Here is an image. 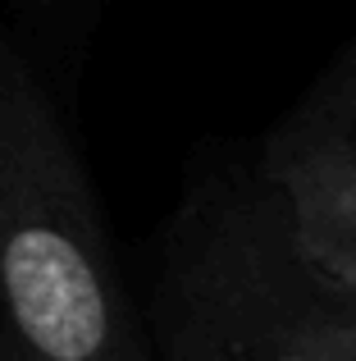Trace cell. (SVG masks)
<instances>
[{"instance_id": "obj_1", "label": "cell", "mask_w": 356, "mask_h": 361, "mask_svg": "<svg viewBox=\"0 0 356 361\" xmlns=\"http://www.w3.org/2000/svg\"><path fill=\"white\" fill-rule=\"evenodd\" d=\"M0 334L27 361H146L96 188L32 64L0 42Z\"/></svg>"}, {"instance_id": "obj_2", "label": "cell", "mask_w": 356, "mask_h": 361, "mask_svg": "<svg viewBox=\"0 0 356 361\" xmlns=\"http://www.w3.org/2000/svg\"><path fill=\"white\" fill-rule=\"evenodd\" d=\"M338 298L251 160L205 169L165 229L146 361H338L315 334Z\"/></svg>"}, {"instance_id": "obj_3", "label": "cell", "mask_w": 356, "mask_h": 361, "mask_svg": "<svg viewBox=\"0 0 356 361\" xmlns=\"http://www.w3.org/2000/svg\"><path fill=\"white\" fill-rule=\"evenodd\" d=\"M251 165L284 206L297 252L333 288L356 293V37L269 128Z\"/></svg>"}, {"instance_id": "obj_4", "label": "cell", "mask_w": 356, "mask_h": 361, "mask_svg": "<svg viewBox=\"0 0 356 361\" xmlns=\"http://www.w3.org/2000/svg\"><path fill=\"white\" fill-rule=\"evenodd\" d=\"M315 334H320V343L338 361H356V293L338 298L329 311H324L320 325H315Z\"/></svg>"}, {"instance_id": "obj_5", "label": "cell", "mask_w": 356, "mask_h": 361, "mask_svg": "<svg viewBox=\"0 0 356 361\" xmlns=\"http://www.w3.org/2000/svg\"><path fill=\"white\" fill-rule=\"evenodd\" d=\"M0 361H27V357H23V353H18V348H14V343H9V338H5V334H0Z\"/></svg>"}]
</instances>
